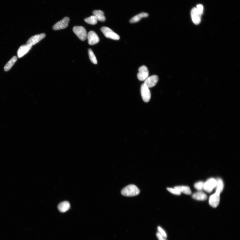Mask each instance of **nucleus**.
Masks as SVG:
<instances>
[{"label": "nucleus", "mask_w": 240, "mask_h": 240, "mask_svg": "<svg viewBox=\"0 0 240 240\" xmlns=\"http://www.w3.org/2000/svg\"><path fill=\"white\" fill-rule=\"evenodd\" d=\"M138 73L137 77L140 81H145L149 75V71L147 67L143 66L140 67L138 69Z\"/></svg>", "instance_id": "nucleus-6"}, {"label": "nucleus", "mask_w": 240, "mask_h": 240, "mask_svg": "<svg viewBox=\"0 0 240 240\" xmlns=\"http://www.w3.org/2000/svg\"><path fill=\"white\" fill-rule=\"evenodd\" d=\"M204 183L202 181H199L194 184V188L199 191H202L204 189Z\"/></svg>", "instance_id": "nucleus-23"}, {"label": "nucleus", "mask_w": 240, "mask_h": 240, "mask_svg": "<svg viewBox=\"0 0 240 240\" xmlns=\"http://www.w3.org/2000/svg\"><path fill=\"white\" fill-rule=\"evenodd\" d=\"M46 36L45 33H42V34L36 35L32 36L29 38L26 42V44L31 45L32 46L37 43L40 42V41L44 38Z\"/></svg>", "instance_id": "nucleus-8"}, {"label": "nucleus", "mask_w": 240, "mask_h": 240, "mask_svg": "<svg viewBox=\"0 0 240 240\" xmlns=\"http://www.w3.org/2000/svg\"><path fill=\"white\" fill-rule=\"evenodd\" d=\"M192 198L198 200H205L207 199L208 196L206 194L202 192L199 191L194 193L192 195Z\"/></svg>", "instance_id": "nucleus-15"}, {"label": "nucleus", "mask_w": 240, "mask_h": 240, "mask_svg": "<svg viewBox=\"0 0 240 240\" xmlns=\"http://www.w3.org/2000/svg\"><path fill=\"white\" fill-rule=\"evenodd\" d=\"M216 180V192L220 193L222 192L224 188V182L222 179L218 178Z\"/></svg>", "instance_id": "nucleus-18"}, {"label": "nucleus", "mask_w": 240, "mask_h": 240, "mask_svg": "<svg viewBox=\"0 0 240 240\" xmlns=\"http://www.w3.org/2000/svg\"><path fill=\"white\" fill-rule=\"evenodd\" d=\"M159 78L157 75H153L148 77L144 81V83L148 88L154 87L158 82Z\"/></svg>", "instance_id": "nucleus-10"}, {"label": "nucleus", "mask_w": 240, "mask_h": 240, "mask_svg": "<svg viewBox=\"0 0 240 240\" xmlns=\"http://www.w3.org/2000/svg\"><path fill=\"white\" fill-rule=\"evenodd\" d=\"M191 15L192 20L196 25H198L201 22V14L196 8H193L191 11Z\"/></svg>", "instance_id": "nucleus-12"}, {"label": "nucleus", "mask_w": 240, "mask_h": 240, "mask_svg": "<svg viewBox=\"0 0 240 240\" xmlns=\"http://www.w3.org/2000/svg\"><path fill=\"white\" fill-rule=\"evenodd\" d=\"M93 15L96 17L98 20L104 22L106 20L104 12L100 10H95L93 11Z\"/></svg>", "instance_id": "nucleus-16"}, {"label": "nucleus", "mask_w": 240, "mask_h": 240, "mask_svg": "<svg viewBox=\"0 0 240 240\" xmlns=\"http://www.w3.org/2000/svg\"><path fill=\"white\" fill-rule=\"evenodd\" d=\"M101 30L107 38L115 40H119L120 39L119 35L109 28L103 27L101 28Z\"/></svg>", "instance_id": "nucleus-3"}, {"label": "nucleus", "mask_w": 240, "mask_h": 240, "mask_svg": "<svg viewBox=\"0 0 240 240\" xmlns=\"http://www.w3.org/2000/svg\"><path fill=\"white\" fill-rule=\"evenodd\" d=\"M69 20V18L66 17L55 24L53 27V29L54 30H57L65 28L68 27Z\"/></svg>", "instance_id": "nucleus-5"}, {"label": "nucleus", "mask_w": 240, "mask_h": 240, "mask_svg": "<svg viewBox=\"0 0 240 240\" xmlns=\"http://www.w3.org/2000/svg\"><path fill=\"white\" fill-rule=\"evenodd\" d=\"M88 52L89 56L91 61L93 64H97V60L92 50L91 49H88Z\"/></svg>", "instance_id": "nucleus-22"}, {"label": "nucleus", "mask_w": 240, "mask_h": 240, "mask_svg": "<svg viewBox=\"0 0 240 240\" xmlns=\"http://www.w3.org/2000/svg\"><path fill=\"white\" fill-rule=\"evenodd\" d=\"M216 180L214 179H209L204 183V189L208 193L212 192L213 188H215L216 185Z\"/></svg>", "instance_id": "nucleus-7"}, {"label": "nucleus", "mask_w": 240, "mask_h": 240, "mask_svg": "<svg viewBox=\"0 0 240 240\" xmlns=\"http://www.w3.org/2000/svg\"><path fill=\"white\" fill-rule=\"evenodd\" d=\"M174 188L176 189L177 190L186 194L190 195L191 194V191L190 188L188 186H179L174 187Z\"/></svg>", "instance_id": "nucleus-19"}, {"label": "nucleus", "mask_w": 240, "mask_h": 240, "mask_svg": "<svg viewBox=\"0 0 240 240\" xmlns=\"http://www.w3.org/2000/svg\"><path fill=\"white\" fill-rule=\"evenodd\" d=\"M158 232H159L162 235V236L165 238H167V234L164 231V230L162 228L160 227H158Z\"/></svg>", "instance_id": "nucleus-25"}, {"label": "nucleus", "mask_w": 240, "mask_h": 240, "mask_svg": "<svg viewBox=\"0 0 240 240\" xmlns=\"http://www.w3.org/2000/svg\"><path fill=\"white\" fill-rule=\"evenodd\" d=\"M88 42L91 45H95L100 42L99 37L96 33L93 31H91L87 35Z\"/></svg>", "instance_id": "nucleus-9"}, {"label": "nucleus", "mask_w": 240, "mask_h": 240, "mask_svg": "<svg viewBox=\"0 0 240 240\" xmlns=\"http://www.w3.org/2000/svg\"><path fill=\"white\" fill-rule=\"evenodd\" d=\"M141 97L144 102H148L150 101L151 98V93L147 86L143 84L141 86Z\"/></svg>", "instance_id": "nucleus-4"}, {"label": "nucleus", "mask_w": 240, "mask_h": 240, "mask_svg": "<svg viewBox=\"0 0 240 240\" xmlns=\"http://www.w3.org/2000/svg\"><path fill=\"white\" fill-rule=\"evenodd\" d=\"M32 47L31 45L28 44L23 45L20 48L18 51V58H20L23 57L30 51Z\"/></svg>", "instance_id": "nucleus-13"}, {"label": "nucleus", "mask_w": 240, "mask_h": 240, "mask_svg": "<svg viewBox=\"0 0 240 240\" xmlns=\"http://www.w3.org/2000/svg\"><path fill=\"white\" fill-rule=\"evenodd\" d=\"M70 204L67 201H64L59 204L58 208L59 212L64 213L68 211L70 208Z\"/></svg>", "instance_id": "nucleus-14"}, {"label": "nucleus", "mask_w": 240, "mask_h": 240, "mask_svg": "<svg viewBox=\"0 0 240 240\" xmlns=\"http://www.w3.org/2000/svg\"><path fill=\"white\" fill-rule=\"evenodd\" d=\"M148 16V14L147 13H141L132 18L130 20V23H135L138 22L141 20V18L147 17Z\"/></svg>", "instance_id": "nucleus-17"}, {"label": "nucleus", "mask_w": 240, "mask_h": 240, "mask_svg": "<svg viewBox=\"0 0 240 240\" xmlns=\"http://www.w3.org/2000/svg\"><path fill=\"white\" fill-rule=\"evenodd\" d=\"M140 189L136 186L131 184L122 189L121 194L124 196L132 197L138 196L140 194Z\"/></svg>", "instance_id": "nucleus-1"}, {"label": "nucleus", "mask_w": 240, "mask_h": 240, "mask_svg": "<svg viewBox=\"0 0 240 240\" xmlns=\"http://www.w3.org/2000/svg\"><path fill=\"white\" fill-rule=\"evenodd\" d=\"M167 190L170 193H171L175 195H179L181 194V193L176 188H167Z\"/></svg>", "instance_id": "nucleus-24"}, {"label": "nucleus", "mask_w": 240, "mask_h": 240, "mask_svg": "<svg viewBox=\"0 0 240 240\" xmlns=\"http://www.w3.org/2000/svg\"><path fill=\"white\" fill-rule=\"evenodd\" d=\"M85 22L92 25H95L97 23L98 20L96 17L94 15L90 17L85 19Z\"/></svg>", "instance_id": "nucleus-21"}, {"label": "nucleus", "mask_w": 240, "mask_h": 240, "mask_svg": "<svg viewBox=\"0 0 240 240\" xmlns=\"http://www.w3.org/2000/svg\"><path fill=\"white\" fill-rule=\"evenodd\" d=\"M74 33L82 41H85L87 37V32L85 28L81 26H75L73 28Z\"/></svg>", "instance_id": "nucleus-2"}, {"label": "nucleus", "mask_w": 240, "mask_h": 240, "mask_svg": "<svg viewBox=\"0 0 240 240\" xmlns=\"http://www.w3.org/2000/svg\"><path fill=\"white\" fill-rule=\"evenodd\" d=\"M196 9L200 13L202 14L203 13V6L201 4H198L196 7Z\"/></svg>", "instance_id": "nucleus-26"}, {"label": "nucleus", "mask_w": 240, "mask_h": 240, "mask_svg": "<svg viewBox=\"0 0 240 240\" xmlns=\"http://www.w3.org/2000/svg\"><path fill=\"white\" fill-rule=\"evenodd\" d=\"M220 193L215 192V193L211 196L209 200L210 205L213 208L217 207L219 205L220 200Z\"/></svg>", "instance_id": "nucleus-11"}, {"label": "nucleus", "mask_w": 240, "mask_h": 240, "mask_svg": "<svg viewBox=\"0 0 240 240\" xmlns=\"http://www.w3.org/2000/svg\"><path fill=\"white\" fill-rule=\"evenodd\" d=\"M17 61V58L16 56H14L4 66V69L5 71H9L13 66L14 64Z\"/></svg>", "instance_id": "nucleus-20"}, {"label": "nucleus", "mask_w": 240, "mask_h": 240, "mask_svg": "<svg viewBox=\"0 0 240 240\" xmlns=\"http://www.w3.org/2000/svg\"><path fill=\"white\" fill-rule=\"evenodd\" d=\"M157 238L159 240H167L165 239V238L164 237L162 236L161 234L159 232H157Z\"/></svg>", "instance_id": "nucleus-27"}]
</instances>
